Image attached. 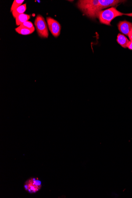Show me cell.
<instances>
[{"label": "cell", "mask_w": 132, "mask_h": 198, "mask_svg": "<svg viewBox=\"0 0 132 198\" xmlns=\"http://www.w3.org/2000/svg\"><path fill=\"white\" fill-rule=\"evenodd\" d=\"M42 187V183L37 177H31L25 182L24 184L25 190L30 194L37 193Z\"/></svg>", "instance_id": "cell-3"}, {"label": "cell", "mask_w": 132, "mask_h": 198, "mask_svg": "<svg viewBox=\"0 0 132 198\" xmlns=\"http://www.w3.org/2000/svg\"><path fill=\"white\" fill-rule=\"evenodd\" d=\"M30 17V15L23 14L19 15L16 18V23L17 26H20L24 22L28 21Z\"/></svg>", "instance_id": "cell-8"}, {"label": "cell", "mask_w": 132, "mask_h": 198, "mask_svg": "<svg viewBox=\"0 0 132 198\" xmlns=\"http://www.w3.org/2000/svg\"><path fill=\"white\" fill-rule=\"evenodd\" d=\"M34 24L39 36L41 38H48L49 36L48 26L43 17L41 15H37Z\"/></svg>", "instance_id": "cell-4"}, {"label": "cell", "mask_w": 132, "mask_h": 198, "mask_svg": "<svg viewBox=\"0 0 132 198\" xmlns=\"http://www.w3.org/2000/svg\"><path fill=\"white\" fill-rule=\"evenodd\" d=\"M126 15L132 17V13L125 14L118 11L115 7H112L100 11L97 14V18L99 19L100 23L102 24L111 26L112 21L117 17Z\"/></svg>", "instance_id": "cell-2"}, {"label": "cell", "mask_w": 132, "mask_h": 198, "mask_svg": "<svg viewBox=\"0 0 132 198\" xmlns=\"http://www.w3.org/2000/svg\"><path fill=\"white\" fill-rule=\"evenodd\" d=\"M128 37L130 41H132V30L130 32V34H129Z\"/></svg>", "instance_id": "cell-14"}, {"label": "cell", "mask_w": 132, "mask_h": 198, "mask_svg": "<svg viewBox=\"0 0 132 198\" xmlns=\"http://www.w3.org/2000/svg\"><path fill=\"white\" fill-rule=\"evenodd\" d=\"M35 29H30L27 28L21 27L20 26L15 29L17 33L22 35H27L30 34L34 32Z\"/></svg>", "instance_id": "cell-9"}, {"label": "cell", "mask_w": 132, "mask_h": 198, "mask_svg": "<svg viewBox=\"0 0 132 198\" xmlns=\"http://www.w3.org/2000/svg\"><path fill=\"white\" fill-rule=\"evenodd\" d=\"M24 1V0H15V1H14L13 4H12V6H11V12H12L15 9L21 6Z\"/></svg>", "instance_id": "cell-11"}, {"label": "cell", "mask_w": 132, "mask_h": 198, "mask_svg": "<svg viewBox=\"0 0 132 198\" xmlns=\"http://www.w3.org/2000/svg\"><path fill=\"white\" fill-rule=\"evenodd\" d=\"M19 26L21 27L27 28L28 29H35L32 23L30 21H28L25 22L24 23H22Z\"/></svg>", "instance_id": "cell-12"}, {"label": "cell", "mask_w": 132, "mask_h": 198, "mask_svg": "<svg viewBox=\"0 0 132 198\" xmlns=\"http://www.w3.org/2000/svg\"><path fill=\"white\" fill-rule=\"evenodd\" d=\"M27 9L26 4H23L18 7L12 12V15L14 18L16 19L19 15L24 14Z\"/></svg>", "instance_id": "cell-10"}, {"label": "cell", "mask_w": 132, "mask_h": 198, "mask_svg": "<svg viewBox=\"0 0 132 198\" xmlns=\"http://www.w3.org/2000/svg\"><path fill=\"white\" fill-rule=\"evenodd\" d=\"M46 20L49 29L51 34L55 38L59 37L61 30V26L59 22L50 17H47Z\"/></svg>", "instance_id": "cell-5"}, {"label": "cell", "mask_w": 132, "mask_h": 198, "mask_svg": "<svg viewBox=\"0 0 132 198\" xmlns=\"http://www.w3.org/2000/svg\"><path fill=\"white\" fill-rule=\"evenodd\" d=\"M118 26L119 31L126 36H128L132 30V23L127 21L119 22Z\"/></svg>", "instance_id": "cell-6"}, {"label": "cell", "mask_w": 132, "mask_h": 198, "mask_svg": "<svg viewBox=\"0 0 132 198\" xmlns=\"http://www.w3.org/2000/svg\"><path fill=\"white\" fill-rule=\"evenodd\" d=\"M125 1L119 0H81L78 1L76 5L85 15L94 19L97 18L98 12L101 10L118 5Z\"/></svg>", "instance_id": "cell-1"}, {"label": "cell", "mask_w": 132, "mask_h": 198, "mask_svg": "<svg viewBox=\"0 0 132 198\" xmlns=\"http://www.w3.org/2000/svg\"><path fill=\"white\" fill-rule=\"evenodd\" d=\"M127 48L130 50H132V41H130L128 44Z\"/></svg>", "instance_id": "cell-13"}, {"label": "cell", "mask_w": 132, "mask_h": 198, "mask_svg": "<svg viewBox=\"0 0 132 198\" xmlns=\"http://www.w3.org/2000/svg\"><path fill=\"white\" fill-rule=\"evenodd\" d=\"M117 41L123 48H127L128 44L130 41L124 35L119 33L117 36Z\"/></svg>", "instance_id": "cell-7"}]
</instances>
